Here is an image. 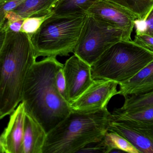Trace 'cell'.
<instances>
[{"label":"cell","instance_id":"ffe728a7","mask_svg":"<svg viewBox=\"0 0 153 153\" xmlns=\"http://www.w3.org/2000/svg\"><path fill=\"white\" fill-rule=\"evenodd\" d=\"M52 14L51 13L45 16L29 17L25 19L21 31L27 34L30 37H32L38 31L43 22Z\"/></svg>","mask_w":153,"mask_h":153},{"label":"cell","instance_id":"7c38bea8","mask_svg":"<svg viewBox=\"0 0 153 153\" xmlns=\"http://www.w3.org/2000/svg\"><path fill=\"white\" fill-rule=\"evenodd\" d=\"M47 135L42 125L26 113L24 125V153H42Z\"/></svg>","mask_w":153,"mask_h":153},{"label":"cell","instance_id":"603a6c76","mask_svg":"<svg viewBox=\"0 0 153 153\" xmlns=\"http://www.w3.org/2000/svg\"><path fill=\"white\" fill-rule=\"evenodd\" d=\"M133 41L140 47L153 53V36L141 33H136Z\"/></svg>","mask_w":153,"mask_h":153},{"label":"cell","instance_id":"3957f363","mask_svg":"<svg viewBox=\"0 0 153 153\" xmlns=\"http://www.w3.org/2000/svg\"><path fill=\"white\" fill-rule=\"evenodd\" d=\"M112 114L107 108L73 110L49 133L42 153H74L100 142L108 132Z\"/></svg>","mask_w":153,"mask_h":153},{"label":"cell","instance_id":"ba28073f","mask_svg":"<svg viewBox=\"0 0 153 153\" xmlns=\"http://www.w3.org/2000/svg\"><path fill=\"white\" fill-rule=\"evenodd\" d=\"M70 104L79 97L94 82L91 66L74 54L66 61L63 68Z\"/></svg>","mask_w":153,"mask_h":153},{"label":"cell","instance_id":"8fae6325","mask_svg":"<svg viewBox=\"0 0 153 153\" xmlns=\"http://www.w3.org/2000/svg\"><path fill=\"white\" fill-rule=\"evenodd\" d=\"M26 112L21 102L10 114L7 128L0 137L1 153H24V125Z\"/></svg>","mask_w":153,"mask_h":153},{"label":"cell","instance_id":"484cf974","mask_svg":"<svg viewBox=\"0 0 153 153\" xmlns=\"http://www.w3.org/2000/svg\"><path fill=\"white\" fill-rule=\"evenodd\" d=\"M59 1H60V0H59Z\"/></svg>","mask_w":153,"mask_h":153},{"label":"cell","instance_id":"5b68a950","mask_svg":"<svg viewBox=\"0 0 153 153\" xmlns=\"http://www.w3.org/2000/svg\"><path fill=\"white\" fill-rule=\"evenodd\" d=\"M87 14L52 15L31 37L36 58L68 56L73 52Z\"/></svg>","mask_w":153,"mask_h":153},{"label":"cell","instance_id":"9c48e42d","mask_svg":"<svg viewBox=\"0 0 153 153\" xmlns=\"http://www.w3.org/2000/svg\"><path fill=\"white\" fill-rule=\"evenodd\" d=\"M119 84L108 79L94 80L92 85L70 104L73 110H100L107 108L112 98L118 94Z\"/></svg>","mask_w":153,"mask_h":153},{"label":"cell","instance_id":"5bb4252c","mask_svg":"<svg viewBox=\"0 0 153 153\" xmlns=\"http://www.w3.org/2000/svg\"><path fill=\"white\" fill-rule=\"evenodd\" d=\"M59 0H26L14 10L24 19L52 13Z\"/></svg>","mask_w":153,"mask_h":153},{"label":"cell","instance_id":"e0dca14e","mask_svg":"<svg viewBox=\"0 0 153 153\" xmlns=\"http://www.w3.org/2000/svg\"><path fill=\"white\" fill-rule=\"evenodd\" d=\"M124 103L118 110L122 111H131L153 106V90L138 94L124 97Z\"/></svg>","mask_w":153,"mask_h":153},{"label":"cell","instance_id":"52a82bcc","mask_svg":"<svg viewBox=\"0 0 153 153\" xmlns=\"http://www.w3.org/2000/svg\"><path fill=\"white\" fill-rule=\"evenodd\" d=\"M108 131L124 137L140 153H153V120H114L112 118Z\"/></svg>","mask_w":153,"mask_h":153},{"label":"cell","instance_id":"30bf717a","mask_svg":"<svg viewBox=\"0 0 153 153\" xmlns=\"http://www.w3.org/2000/svg\"><path fill=\"white\" fill-rule=\"evenodd\" d=\"M87 14L131 35L138 20L129 10L106 0H99L90 8Z\"/></svg>","mask_w":153,"mask_h":153},{"label":"cell","instance_id":"9a60e30c","mask_svg":"<svg viewBox=\"0 0 153 153\" xmlns=\"http://www.w3.org/2000/svg\"><path fill=\"white\" fill-rule=\"evenodd\" d=\"M99 0H60L52 10L55 16L83 15Z\"/></svg>","mask_w":153,"mask_h":153},{"label":"cell","instance_id":"d6986e66","mask_svg":"<svg viewBox=\"0 0 153 153\" xmlns=\"http://www.w3.org/2000/svg\"><path fill=\"white\" fill-rule=\"evenodd\" d=\"M112 118L114 120L153 121V106L131 111H122L116 109L112 114Z\"/></svg>","mask_w":153,"mask_h":153},{"label":"cell","instance_id":"4fadbf2b","mask_svg":"<svg viewBox=\"0 0 153 153\" xmlns=\"http://www.w3.org/2000/svg\"><path fill=\"white\" fill-rule=\"evenodd\" d=\"M119 85L118 94L123 97L153 90V61L132 78Z\"/></svg>","mask_w":153,"mask_h":153},{"label":"cell","instance_id":"ac0fdd59","mask_svg":"<svg viewBox=\"0 0 153 153\" xmlns=\"http://www.w3.org/2000/svg\"><path fill=\"white\" fill-rule=\"evenodd\" d=\"M102 140L107 148V153H110L112 149H114L127 153H140L128 140L118 133L108 131Z\"/></svg>","mask_w":153,"mask_h":153},{"label":"cell","instance_id":"7402d4cb","mask_svg":"<svg viewBox=\"0 0 153 153\" xmlns=\"http://www.w3.org/2000/svg\"><path fill=\"white\" fill-rule=\"evenodd\" d=\"M142 26L137 27L136 33L146 34L153 36V7L143 21L137 20Z\"/></svg>","mask_w":153,"mask_h":153},{"label":"cell","instance_id":"2e32d148","mask_svg":"<svg viewBox=\"0 0 153 153\" xmlns=\"http://www.w3.org/2000/svg\"><path fill=\"white\" fill-rule=\"evenodd\" d=\"M120 5L143 21L153 7V0H106Z\"/></svg>","mask_w":153,"mask_h":153},{"label":"cell","instance_id":"44dd1931","mask_svg":"<svg viewBox=\"0 0 153 153\" xmlns=\"http://www.w3.org/2000/svg\"><path fill=\"white\" fill-rule=\"evenodd\" d=\"M26 0H0V26L5 22L6 13L14 10Z\"/></svg>","mask_w":153,"mask_h":153},{"label":"cell","instance_id":"277c9868","mask_svg":"<svg viewBox=\"0 0 153 153\" xmlns=\"http://www.w3.org/2000/svg\"><path fill=\"white\" fill-rule=\"evenodd\" d=\"M153 61V53L131 40L117 42L91 66L94 80L108 79L119 85L129 80Z\"/></svg>","mask_w":153,"mask_h":153},{"label":"cell","instance_id":"cb8c5ba5","mask_svg":"<svg viewBox=\"0 0 153 153\" xmlns=\"http://www.w3.org/2000/svg\"><path fill=\"white\" fill-rule=\"evenodd\" d=\"M63 68L60 69L56 75V84L59 93L65 100L68 101V91Z\"/></svg>","mask_w":153,"mask_h":153},{"label":"cell","instance_id":"6da1fadb","mask_svg":"<svg viewBox=\"0 0 153 153\" xmlns=\"http://www.w3.org/2000/svg\"><path fill=\"white\" fill-rule=\"evenodd\" d=\"M64 65L56 57L36 62L26 78L22 102L26 112L36 120L48 133L72 111L70 104L61 95L56 75Z\"/></svg>","mask_w":153,"mask_h":153},{"label":"cell","instance_id":"d4e9b609","mask_svg":"<svg viewBox=\"0 0 153 153\" xmlns=\"http://www.w3.org/2000/svg\"><path fill=\"white\" fill-rule=\"evenodd\" d=\"M24 19H25L23 18L15 10H12L6 13L5 17V22L7 21L9 23H13Z\"/></svg>","mask_w":153,"mask_h":153},{"label":"cell","instance_id":"8992f818","mask_svg":"<svg viewBox=\"0 0 153 153\" xmlns=\"http://www.w3.org/2000/svg\"><path fill=\"white\" fill-rule=\"evenodd\" d=\"M131 35L87 14L74 54L92 66L111 46Z\"/></svg>","mask_w":153,"mask_h":153},{"label":"cell","instance_id":"7a4b0ae2","mask_svg":"<svg viewBox=\"0 0 153 153\" xmlns=\"http://www.w3.org/2000/svg\"><path fill=\"white\" fill-rule=\"evenodd\" d=\"M36 59L28 35L0 30V119L22 102L26 78Z\"/></svg>","mask_w":153,"mask_h":153}]
</instances>
